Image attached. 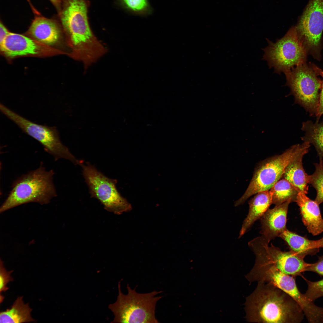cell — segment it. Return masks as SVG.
<instances>
[{
  "label": "cell",
  "instance_id": "obj_31",
  "mask_svg": "<svg viewBox=\"0 0 323 323\" xmlns=\"http://www.w3.org/2000/svg\"><path fill=\"white\" fill-rule=\"evenodd\" d=\"M312 67L317 75L321 76L323 77V71L314 65H312Z\"/></svg>",
  "mask_w": 323,
  "mask_h": 323
},
{
  "label": "cell",
  "instance_id": "obj_25",
  "mask_svg": "<svg viewBox=\"0 0 323 323\" xmlns=\"http://www.w3.org/2000/svg\"><path fill=\"white\" fill-rule=\"evenodd\" d=\"M307 284L308 288L304 294L306 298L313 301L323 296V279L320 280L312 281L304 278Z\"/></svg>",
  "mask_w": 323,
  "mask_h": 323
},
{
  "label": "cell",
  "instance_id": "obj_13",
  "mask_svg": "<svg viewBox=\"0 0 323 323\" xmlns=\"http://www.w3.org/2000/svg\"><path fill=\"white\" fill-rule=\"evenodd\" d=\"M290 202H286L268 209L261 217V233L269 242L286 229L287 215Z\"/></svg>",
  "mask_w": 323,
  "mask_h": 323
},
{
  "label": "cell",
  "instance_id": "obj_24",
  "mask_svg": "<svg viewBox=\"0 0 323 323\" xmlns=\"http://www.w3.org/2000/svg\"><path fill=\"white\" fill-rule=\"evenodd\" d=\"M319 163L314 164L315 170L311 175H309V183L316 191L315 201L319 204L323 202V160L319 159Z\"/></svg>",
  "mask_w": 323,
  "mask_h": 323
},
{
  "label": "cell",
  "instance_id": "obj_10",
  "mask_svg": "<svg viewBox=\"0 0 323 323\" xmlns=\"http://www.w3.org/2000/svg\"><path fill=\"white\" fill-rule=\"evenodd\" d=\"M262 236L256 237L249 242V248L255 257V262L270 264L284 273L295 277L302 276L307 263L304 258L290 251H281Z\"/></svg>",
  "mask_w": 323,
  "mask_h": 323
},
{
  "label": "cell",
  "instance_id": "obj_6",
  "mask_svg": "<svg viewBox=\"0 0 323 323\" xmlns=\"http://www.w3.org/2000/svg\"><path fill=\"white\" fill-rule=\"evenodd\" d=\"M268 45L263 49V59L275 73L284 74L305 62L306 50L298 34L292 27L282 38L273 42L267 39Z\"/></svg>",
  "mask_w": 323,
  "mask_h": 323
},
{
  "label": "cell",
  "instance_id": "obj_8",
  "mask_svg": "<svg viewBox=\"0 0 323 323\" xmlns=\"http://www.w3.org/2000/svg\"><path fill=\"white\" fill-rule=\"evenodd\" d=\"M1 112L16 124L25 133L38 141L45 151L52 156L55 160L62 158L74 164H80L79 160L61 142L55 127L39 125L32 122L0 103Z\"/></svg>",
  "mask_w": 323,
  "mask_h": 323
},
{
  "label": "cell",
  "instance_id": "obj_28",
  "mask_svg": "<svg viewBox=\"0 0 323 323\" xmlns=\"http://www.w3.org/2000/svg\"><path fill=\"white\" fill-rule=\"evenodd\" d=\"M319 96V102L317 114L316 121H319L321 116L323 114V77Z\"/></svg>",
  "mask_w": 323,
  "mask_h": 323
},
{
  "label": "cell",
  "instance_id": "obj_1",
  "mask_svg": "<svg viewBox=\"0 0 323 323\" xmlns=\"http://www.w3.org/2000/svg\"><path fill=\"white\" fill-rule=\"evenodd\" d=\"M89 5L88 0H62L58 11L71 49L69 56L84 64L96 60L106 50L90 28L88 16Z\"/></svg>",
  "mask_w": 323,
  "mask_h": 323
},
{
  "label": "cell",
  "instance_id": "obj_19",
  "mask_svg": "<svg viewBox=\"0 0 323 323\" xmlns=\"http://www.w3.org/2000/svg\"><path fill=\"white\" fill-rule=\"evenodd\" d=\"M289 246L290 251L304 258L313 255L319 252L318 240H309L287 229L279 236Z\"/></svg>",
  "mask_w": 323,
  "mask_h": 323
},
{
  "label": "cell",
  "instance_id": "obj_18",
  "mask_svg": "<svg viewBox=\"0 0 323 323\" xmlns=\"http://www.w3.org/2000/svg\"><path fill=\"white\" fill-rule=\"evenodd\" d=\"M304 154L296 156L286 167L281 178L285 179L298 191L307 194L308 190L309 175L303 166L302 159Z\"/></svg>",
  "mask_w": 323,
  "mask_h": 323
},
{
  "label": "cell",
  "instance_id": "obj_30",
  "mask_svg": "<svg viewBox=\"0 0 323 323\" xmlns=\"http://www.w3.org/2000/svg\"><path fill=\"white\" fill-rule=\"evenodd\" d=\"M54 6L58 11L60 10L61 4L62 0H49Z\"/></svg>",
  "mask_w": 323,
  "mask_h": 323
},
{
  "label": "cell",
  "instance_id": "obj_20",
  "mask_svg": "<svg viewBox=\"0 0 323 323\" xmlns=\"http://www.w3.org/2000/svg\"><path fill=\"white\" fill-rule=\"evenodd\" d=\"M32 310L28 303H24L22 296L19 297L10 308L0 312V323H20L36 322L31 316Z\"/></svg>",
  "mask_w": 323,
  "mask_h": 323
},
{
  "label": "cell",
  "instance_id": "obj_34",
  "mask_svg": "<svg viewBox=\"0 0 323 323\" xmlns=\"http://www.w3.org/2000/svg\"><path fill=\"white\" fill-rule=\"evenodd\" d=\"M299 292H298V293H299Z\"/></svg>",
  "mask_w": 323,
  "mask_h": 323
},
{
  "label": "cell",
  "instance_id": "obj_4",
  "mask_svg": "<svg viewBox=\"0 0 323 323\" xmlns=\"http://www.w3.org/2000/svg\"><path fill=\"white\" fill-rule=\"evenodd\" d=\"M128 293L123 294L118 282V294L116 301L108 307L114 318L112 323H159L155 316L156 303L162 297L156 296L162 291H154L140 293L132 289L128 284Z\"/></svg>",
  "mask_w": 323,
  "mask_h": 323
},
{
  "label": "cell",
  "instance_id": "obj_29",
  "mask_svg": "<svg viewBox=\"0 0 323 323\" xmlns=\"http://www.w3.org/2000/svg\"><path fill=\"white\" fill-rule=\"evenodd\" d=\"M10 32L1 21L0 23V44L5 39Z\"/></svg>",
  "mask_w": 323,
  "mask_h": 323
},
{
  "label": "cell",
  "instance_id": "obj_12",
  "mask_svg": "<svg viewBox=\"0 0 323 323\" xmlns=\"http://www.w3.org/2000/svg\"><path fill=\"white\" fill-rule=\"evenodd\" d=\"M245 278L250 284L262 282L271 284L292 298L299 291L295 277L287 274L270 264L255 262Z\"/></svg>",
  "mask_w": 323,
  "mask_h": 323
},
{
  "label": "cell",
  "instance_id": "obj_9",
  "mask_svg": "<svg viewBox=\"0 0 323 323\" xmlns=\"http://www.w3.org/2000/svg\"><path fill=\"white\" fill-rule=\"evenodd\" d=\"M80 165L91 197L100 201L106 210L119 215L131 210V204L118 191L116 180L107 177L89 164Z\"/></svg>",
  "mask_w": 323,
  "mask_h": 323
},
{
  "label": "cell",
  "instance_id": "obj_27",
  "mask_svg": "<svg viewBox=\"0 0 323 323\" xmlns=\"http://www.w3.org/2000/svg\"><path fill=\"white\" fill-rule=\"evenodd\" d=\"M306 271L313 272L323 276V256L319 257L315 263H308L305 269Z\"/></svg>",
  "mask_w": 323,
  "mask_h": 323
},
{
  "label": "cell",
  "instance_id": "obj_7",
  "mask_svg": "<svg viewBox=\"0 0 323 323\" xmlns=\"http://www.w3.org/2000/svg\"><path fill=\"white\" fill-rule=\"evenodd\" d=\"M286 85L298 104L311 116H316L319 106L322 80L305 62L284 73Z\"/></svg>",
  "mask_w": 323,
  "mask_h": 323
},
{
  "label": "cell",
  "instance_id": "obj_22",
  "mask_svg": "<svg viewBox=\"0 0 323 323\" xmlns=\"http://www.w3.org/2000/svg\"><path fill=\"white\" fill-rule=\"evenodd\" d=\"M272 204L280 205L286 202H295L298 191L285 179L282 178L270 189Z\"/></svg>",
  "mask_w": 323,
  "mask_h": 323
},
{
  "label": "cell",
  "instance_id": "obj_26",
  "mask_svg": "<svg viewBox=\"0 0 323 323\" xmlns=\"http://www.w3.org/2000/svg\"><path fill=\"white\" fill-rule=\"evenodd\" d=\"M13 270L7 271L4 266L3 262L1 260L0 264V292H4L7 290L9 288L7 286V284L13 280L11 276V274Z\"/></svg>",
  "mask_w": 323,
  "mask_h": 323
},
{
  "label": "cell",
  "instance_id": "obj_21",
  "mask_svg": "<svg viewBox=\"0 0 323 323\" xmlns=\"http://www.w3.org/2000/svg\"><path fill=\"white\" fill-rule=\"evenodd\" d=\"M301 130L305 132L301 137L304 142H308L315 147L319 159L323 157V120L313 123L308 120L302 124Z\"/></svg>",
  "mask_w": 323,
  "mask_h": 323
},
{
  "label": "cell",
  "instance_id": "obj_33",
  "mask_svg": "<svg viewBox=\"0 0 323 323\" xmlns=\"http://www.w3.org/2000/svg\"><path fill=\"white\" fill-rule=\"evenodd\" d=\"M319 248H323V237L321 239L318 240Z\"/></svg>",
  "mask_w": 323,
  "mask_h": 323
},
{
  "label": "cell",
  "instance_id": "obj_15",
  "mask_svg": "<svg viewBox=\"0 0 323 323\" xmlns=\"http://www.w3.org/2000/svg\"><path fill=\"white\" fill-rule=\"evenodd\" d=\"M28 32L38 42L52 45L59 41L61 31L56 21L37 15L31 22Z\"/></svg>",
  "mask_w": 323,
  "mask_h": 323
},
{
  "label": "cell",
  "instance_id": "obj_16",
  "mask_svg": "<svg viewBox=\"0 0 323 323\" xmlns=\"http://www.w3.org/2000/svg\"><path fill=\"white\" fill-rule=\"evenodd\" d=\"M306 194L299 192L295 202L298 205L302 221L309 232L316 235L323 232V219L319 204Z\"/></svg>",
  "mask_w": 323,
  "mask_h": 323
},
{
  "label": "cell",
  "instance_id": "obj_2",
  "mask_svg": "<svg viewBox=\"0 0 323 323\" xmlns=\"http://www.w3.org/2000/svg\"><path fill=\"white\" fill-rule=\"evenodd\" d=\"M246 297L245 303L247 322L262 323H299L304 315L297 302L289 295L268 283L259 282Z\"/></svg>",
  "mask_w": 323,
  "mask_h": 323
},
{
  "label": "cell",
  "instance_id": "obj_14",
  "mask_svg": "<svg viewBox=\"0 0 323 323\" xmlns=\"http://www.w3.org/2000/svg\"><path fill=\"white\" fill-rule=\"evenodd\" d=\"M33 39L22 34L10 32L0 44V49L10 58L39 54L42 47Z\"/></svg>",
  "mask_w": 323,
  "mask_h": 323
},
{
  "label": "cell",
  "instance_id": "obj_5",
  "mask_svg": "<svg viewBox=\"0 0 323 323\" xmlns=\"http://www.w3.org/2000/svg\"><path fill=\"white\" fill-rule=\"evenodd\" d=\"M310 146L307 142L294 145L281 154L264 161L257 167L251 181L242 196L235 202V206L244 203L250 196L269 190L282 177L289 163L297 156L306 154Z\"/></svg>",
  "mask_w": 323,
  "mask_h": 323
},
{
  "label": "cell",
  "instance_id": "obj_11",
  "mask_svg": "<svg viewBox=\"0 0 323 323\" xmlns=\"http://www.w3.org/2000/svg\"><path fill=\"white\" fill-rule=\"evenodd\" d=\"M295 27L306 51L318 53L323 31V0H309Z\"/></svg>",
  "mask_w": 323,
  "mask_h": 323
},
{
  "label": "cell",
  "instance_id": "obj_3",
  "mask_svg": "<svg viewBox=\"0 0 323 323\" xmlns=\"http://www.w3.org/2000/svg\"><path fill=\"white\" fill-rule=\"evenodd\" d=\"M54 172L47 171L42 165L23 175L13 183L7 197L1 205L0 212L31 202L41 205L49 203L57 196L53 183Z\"/></svg>",
  "mask_w": 323,
  "mask_h": 323
},
{
  "label": "cell",
  "instance_id": "obj_17",
  "mask_svg": "<svg viewBox=\"0 0 323 323\" xmlns=\"http://www.w3.org/2000/svg\"><path fill=\"white\" fill-rule=\"evenodd\" d=\"M249 213L243 222L239 238L245 233L256 221L261 217L272 204L269 191L267 190L258 193L249 201Z\"/></svg>",
  "mask_w": 323,
  "mask_h": 323
},
{
  "label": "cell",
  "instance_id": "obj_23",
  "mask_svg": "<svg viewBox=\"0 0 323 323\" xmlns=\"http://www.w3.org/2000/svg\"><path fill=\"white\" fill-rule=\"evenodd\" d=\"M119 2L124 9L134 15L145 16L153 11L148 0H119Z\"/></svg>",
  "mask_w": 323,
  "mask_h": 323
},
{
  "label": "cell",
  "instance_id": "obj_32",
  "mask_svg": "<svg viewBox=\"0 0 323 323\" xmlns=\"http://www.w3.org/2000/svg\"><path fill=\"white\" fill-rule=\"evenodd\" d=\"M29 4L30 5L31 8L34 12L36 14H38L39 13V12L35 8V7L33 6V5L31 4L30 0H27Z\"/></svg>",
  "mask_w": 323,
  "mask_h": 323
}]
</instances>
